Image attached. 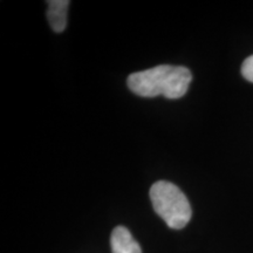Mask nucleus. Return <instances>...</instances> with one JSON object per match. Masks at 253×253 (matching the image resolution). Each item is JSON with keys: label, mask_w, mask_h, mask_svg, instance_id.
Segmentation results:
<instances>
[{"label": "nucleus", "mask_w": 253, "mask_h": 253, "mask_svg": "<svg viewBox=\"0 0 253 253\" xmlns=\"http://www.w3.org/2000/svg\"><path fill=\"white\" fill-rule=\"evenodd\" d=\"M192 74L186 67L160 65L129 75L126 84L132 93L142 97L163 95L167 99L184 96L191 84Z\"/></svg>", "instance_id": "obj_1"}, {"label": "nucleus", "mask_w": 253, "mask_h": 253, "mask_svg": "<svg viewBox=\"0 0 253 253\" xmlns=\"http://www.w3.org/2000/svg\"><path fill=\"white\" fill-rule=\"evenodd\" d=\"M150 199L158 216L170 229L181 230L189 223L192 210L186 196L178 186L167 181H158L150 189Z\"/></svg>", "instance_id": "obj_2"}, {"label": "nucleus", "mask_w": 253, "mask_h": 253, "mask_svg": "<svg viewBox=\"0 0 253 253\" xmlns=\"http://www.w3.org/2000/svg\"><path fill=\"white\" fill-rule=\"evenodd\" d=\"M113 253H142L141 246L125 226H118L110 236Z\"/></svg>", "instance_id": "obj_3"}, {"label": "nucleus", "mask_w": 253, "mask_h": 253, "mask_svg": "<svg viewBox=\"0 0 253 253\" xmlns=\"http://www.w3.org/2000/svg\"><path fill=\"white\" fill-rule=\"evenodd\" d=\"M47 19L50 27L56 33H61L67 26V12L69 7L68 0H50L47 1Z\"/></svg>", "instance_id": "obj_4"}, {"label": "nucleus", "mask_w": 253, "mask_h": 253, "mask_svg": "<svg viewBox=\"0 0 253 253\" xmlns=\"http://www.w3.org/2000/svg\"><path fill=\"white\" fill-rule=\"evenodd\" d=\"M242 74L246 80L253 82V55L245 59L242 65Z\"/></svg>", "instance_id": "obj_5"}]
</instances>
